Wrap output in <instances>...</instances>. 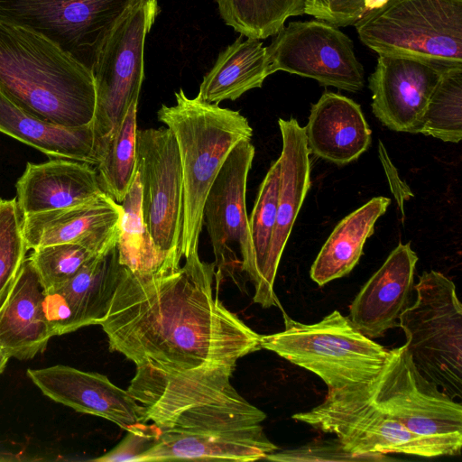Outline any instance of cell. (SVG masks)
Segmentation results:
<instances>
[{
    "label": "cell",
    "mask_w": 462,
    "mask_h": 462,
    "mask_svg": "<svg viewBox=\"0 0 462 462\" xmlns=\"http://www.w3.org/2000/svg\"><path fill=\"white\" fill-rule=\"evenodd\" d=\"M215 264L199 255L177 270L135 274L122 266L107 314L100 323L110 351L135 365L166 371L236 367L261 349V335L213 294Z\"/></svg>",
    "instance_id": "obj_1"
},
{
    "label": "cell",
    "mask_w": 462,
    "mask_h": 462,
    "mask_svg": "<svg viewBox=\"0 0 462 462\" xmlns=\"http://www.w3.org/2000/svg\"><path fill=\"white\" fill-rule=\"evenodd\" d=\"M235 368L166 371L136 365L127 391L142 405L145 423H152L159 432L139 462H248L277 450L262 426L266 414L231 383Z\"/></svg>",
    "instance_id": "obj_2"
},
{
    "label": "cell",
    "mask_w": 462,
    "mask_h": 462,
    "mask_svg": "<svg viewBox=\"0 0 462 462\" xmlns=\"http://www.w3.org/2000/svg\"><path fill=\"white\" fill-rule=\"evenodd\" d=\"M0 91L18 107L68 127L92 125V71L55 43L0 21Z\"/></svg>",
    "instance_id": "obj_3"
},
{
    "label": "cell",
    "mask_w": 462,
    "mask_h": 462,
    "mask_svg": "<svg viewBox=\"0 0 462 462\" xmlns=\"http://www.w3.org/2000/svg\"><path fill=\"white\" fill-rule=\"evenodd\" d=\"M173 106L162 105L160 122L173 134L180 157L183 217L180 252L187 259L199 255L207 194L226 158L253 129L239 111L208 103L198 95L189 97L182 88L174 93Z\"/></svg>",
    "instance_id": "obj_4"
},
{
    "label": "cell",
    "mask_w": 462,
    "mask_h": 462,
    "mask_svg": "<svg viewBox=\"0 0 462 462\" xmlns=\"http://www.w3.org/2000/svg\"><path fill=\"white\" fill-rule=\"evenodd\" d=\"M284 329L261 336L260 346L320 377L328 390L371 383L391 350L359 331L334 310L319 322L304 324L283 313Z\"/></svg>",
    "instance_id": "obj_5"
},
{
    "label": "cell",
    "mask_w": 462,
    "mask_h": 462,
    "mask_svg": "<svg viewBox=\"0 0 462 462\" xmlns=\"http://www.w3.org/2000/svg\"><path fill=\"white\" fill-rule=\"evenodd\" d=\"M416 300L399 327L418 371L451 398L462 397V305L454 282L437 271L423 272L413 285Z\"/></svg>",
    "instance_id": "obj_6"
},
{
    "label": "cell",
    "mask_w": 462,
    "mask_h": 462,
    "mask_svg": "<svg viewBox=\"0 0 462 462\" xmlns=\"http://www.w3.org/2000/svg\"><path fill=\"white\" fill-rule=\"evenodd\" d=\"M354 25L359 40L378 55L462 67V0H388Z\"/></svg>",
    "instance_id": "obj_7"
},
{
    "label": "cell",
    "mask_w": 462,
    "mask_h": 462,
    "mask_svg": "<svg viewBox=\"0 0 462 462\" xmlns=\"http://www.w3.org/2000/svg\"><path fill=\"white\" fill-rule=\"evenodd\" d=\"M160 13L157 0H139L117 21L92 69L96 108L92 122L98 163L143 80L146 36Z\"/></svg>",
    "instance_id": "obj_8"
},
{
    "label": "cell",
    "mask_w": 462,
    "mask_h": 462,
    "mask_svg": "<svg viewBox=\"0 0 462 462\" xmlns=\"http://www.w3.org/2000/svg\"><path fill=\"white\" fill-rule=\"evenodd\" d=\"M372 402L441 456H458L462 448V405L415 367L403 346L391 349L379 375L367 383Z\"/></svg>",
    "instance_id": "obj_9"
},
{
    "label": "cell",
    "mask_w": 462,
    "mask_h": 462,
    "mask_svg": "<svg viewBox=\"0 0 462 462\" xmlns=\"http://www.w3.org/2000/svg\"><path fill=\"white\" fill-rule=\"evenodd\" d=\"M292 419L335 435L352 454L387 460V453L442 457L432 445L377 408L371 400L367 383L328 390L320 404L292 415Z\"/></svg>",
    "instance_id": "obj_10"
},
{
    "label": "cell",
    "mask_w": 462,
    "mask_h": 462,
    "mask_svg": "<svg viewBox=\"0 0 462 462\" xmlns=\"http://www.w3.org/2000/svg\"><path fill=\"white\" fill-rule=\"evenodd\" d=\"M139 0H0V21L50 40L91 71L115 24Z\"/></svg>",
    "instance_id": "obj_11"
},
{
    "label": "cell",
    "mask_w": 462,
    "mask_h": 462,
    "mask_svg": "<svg viewBox=\"0 0 462 462\" xmlns=\"http://www.w3.org/2000/svg\"><path fill=\"white\" fill-rule=\"evenodd\" d=\"M136 171L144 223L166 272H172L183 258V183L178 144L168 127L137 130Z\"/></svg>",
    "instance_id": "obj_12"
},
{
    "label": "cell",
    "mask_w": 462,
    "mask_h": 462,
    "mask_svg": "<svg viewBox=\"0 0 462 462\" xmlns=\"http://www.w3.org/2000/svg\"><path fill=\"white\" fill-rule=\"evenodd\" d=\"M270 75L282 70L357 92L365 86V70L350 38L320 21L291 22L266 47Z\"/></svg>",
    "instance_id": "obj_13"
},
{
    "label": "cell",
    "mask_w": 462,
    "mask_h": 462,
    "mask_svg": "<svg viewBox=\"0 0 462 462\" xmlns=\"http://www.w3.org/2000/svg\"><path fill=\"white\" fill-rule=\"evenodd\" d=\"M255 149L251 140L240 141L229 152L217 174L204 202L206 226L217 266L238 263L250 281L254 277V250L246 212L248 174Z\"/></svg>",
    "instance_id": "obj_14"
},
{
    "label": "cell",
    "mask_w": 462,
    "mask_h": 462,
    "mask_svg": "<svg viewBox=\"0 0 462 462\" xmlns=\"http://www.w3.org/2000/svg\"><path fill=\"white\" fill-rule=\"evenodd\" d=\"M452 67L411 56L379 55L369 77L372 110L386 127L418 134L429 100Z\"/></svg>",
    "instance_id": "obj_15"
},
{
    "label": "cell",
    "mask_w": 462,
    "mask_h": 462,
    "mask_svg": "<svg viewBox=\"0 0 462 462\" xmlns=\"http://www.w3.org/2000/svg\"><path fill=\"white\" fill-rule=\"evenodd\" d=\"M121 267L116 245L91 258L59 288L44 292L43 310L51 336L100 325L116 291Z\"/></svg>",
    "instance_id": "obj_16"
},
{
    "label": "cell",
    "mask_w": 462,
    "mask_h": 462,
    "mask_svg": "<svg viewBox=\"0 0 462 462\" xmlns=\"http://www.w3.org/2000/svg\"><path fill=\"white\" fill-rule=\"evenodd\" d=\"M27 376L45 396L79 412L108 420L125 430L145 423L142 405L104 374L56 365L28 369Z\"/></svg>",
    "instance_id": "obj_17"
},
{
    "label": "cell",
    "mask_w": 462,
    "mask_h": 462,
    "mask_svg": "<svg viewBox=\"0 0 462 462\" xmlns=\"http://www.w3.org/2000/svg\"><path fill=\"white\" fill-rule=\"evenodd\" d=\"M122 207L106 193L71 208L23 216L28 249L75 244L95 254L117 243Z\"/></svg>",
    "instance_id": "obj_18"
},
{
    "label": "cell",
    "mask_w": 462,
    "mask_h": 462,
    "mask_svg": "<svg viewBox=\"0 0 462 462\" xmlns=\"http://www.w3.org/2000/svg\"><path fill=\"white\" fill-rule=\"evenodd\" d=\"M282 139L277 215L265 263L263 308L280 307L274 292L279 263L310 187V160L304 127L294 118L278 120Z\"/></svg>",
    "instance_id": "obj_19"
},
{
    "label": "cell",
    "mask_w": 462,
    "mask_h": 462,
    "mask_svg": "<svg viewBox=\"0 0 462 462\" xmlns=\"http://www.w3.org/2000/svg\"><path fill=\"white\" fill-rule=\"evenodd\" d=\"M417 262L411 243H400L361 288L348 318L364 335L377 338L399 327L402 313L410 306Z\"/></svg>",
    "instance_id": "obj_20"
},
{
    "label": "cell",
    "mask_w": 462,
    "mask_h": 462,
    "mask_svg": "<svg viewBox=\"0 0 462 462\" xmlns=\"http://www.w3.org/2000/svg\"><path fill=\"white\" fill-rule=\"evenodd\" d=\"M15 187L22 216L71 208L104 193L93 165L64 158L28 162Z\"/></svg>",
    "instance_id": "obj_21"
},
{
    "label": "cell",
    "mask_w": 462,
    "mask_h": 462,
    "mask_svg": "<svg viewBox=\"0 0 462 462\" xmlns=\"http://www.w3.org/2000/svg\"><path fill=\"white\" fill-rule=\"evenodd\" d=\"M304 132L310 153L338 166L356 161L372 142L360 106L333 92L312 105Z\"/></svg>",
    "instance_id": "obj_22"
},
{
    "label": "cell",
    "mask_w": 462,
    "mask_h": 462,
    "mask_svg": "<svg viewBox=\"0 0 462 462\" xmlns=\"http://www.w3.org/2000/svg\"><path fill=\"white\" fill-rule=\"evenodd\" d=\"M44 290L26 257L14 284L0 307V347L10 356L29 360L52 337L43 310Z\"/></svg>",
    "instance_id": "obj_23"
},
{
    "label": "cell",
    "mask_w": 462,
    "mask_h": 462,
    "mask_svg": "<svg viewBox=\"0 0 462 462\" xmlns=\"http://www.w3.org/2000/svg\"><path fill=\"white\" fill-rule=\"evenodd\" d=\"M0 132L51 157L98 163L92 125L68 127L44 121L18 107L1 91Z\"/></svg>",
    "instance_id": "obj_24"
},
{
    "label": "cell",
    "mask_w": 462,
    "mask_h": 462,
    "mask_svg": "<svg viewBox=\"0 0 462 462\" xmlns=\"http://www.w3.org/2000/svg\"><path fill=\"white\" fill-rule=\"evenodd\" d=\"M391 199L375 197L345 217L324 243L310 268V278L319 286L347 275L358 263L365 241L374 230Z\"/></svg>",
    "instance_id": "obj_25"
},
{
    "label": "cell",
    "mask_w": 462,
    "mask_h": 462,
    "mask_svg": "<svg viewBox=\"0 0 462 462\" xmlns=\"http://www.w3.org/2000/svg\"><path fill=\"white\" fill-rule=\"evenodd\" d=\"M269 75L266 47L261 40H243L241 35L219 53L204 76L198 96L212 104L236 100L248 90L261 88Z\"/></svg>",
    "instance_id": "obj_26"
},
{
    "label": "cell",
    "mask_w": 462,
    "mask_h": 462,
    "mask_svg": "<svg viewBox=\"0 0 462 462\" xmlns=\"http://www.w3.org/2000/svg\"><path fill=\"white\" fill-rule=\"evenodd\" d=\"M120 205L122 215L116 243L119 263L135 274L167 273L164 260L143 220L142 187L137 171Z\"/></svg>",
    "instance_id": "obj_27"
},
{
    "label": "cell",
    "mask_w": 462,
    "mask_h": 462,
    "mask_svg": "<svg viewBox=\"0 0 462 462\" xmlns=\"http://www.w3.org/2000/svg\"><path fill=\"white\" fill-rule=\"evenodd\" d=\"M226 24L246 38L273 36L291 16L304 14L305 0H216Z\"/></svg>",
    "instance_id": "obj_28"
},
{
    "label": "cell",
    "mask_w": 462,
    "mask_h": 462,
    "mask_svg": "<svg viewBox=\"0 0 462 462\" xmlns=\"http://www.w3.org/2000/svg\"><path fill=\"white\" fill-rule=\"evenodd\" d=\"M138 101L131 104L116 135L96 166L102 190L120 204L136 172V132Z\"/></svg>",
    "instance_id": "obj_29"
},
{
    "label": "cell",
    "mask_w": 462,
    "mask_h": 462,
    "mask_svg": "<svg viewBox=\"0 0 462 462\" xmlns=\"http://www.w3.org/2000/svg\"><path fill=\"white\" fill-rule=\"evenodd\" d=\"M280 159L273 162L263 178L249 218V229L254 250V302L264 305L263 275L274 229L280 189Z\"/></svg>",
    "instance_id": "obj_30"
},
{
    "label": "cell",
    "mask_w": 462,
    "mask_h": 462,
    "mask_svg": "<svg viewBox=\"0 0 462 462\" xmlns=\"http://www.w3.org/2000/svg\"><path fill=\"white\" fill-rule=\"evenodd\" d=\"M418 134L443 142L462 138V67L446 71L433 91Z\"/></svg>",
    "instance_id": "obj_31"
},
{
    "label": "cell",
    "mask_w": 462,
    "mask_h": 462,
    "mask_svg": "<svg viewBox=\"0 0 462 462\" xmlns=\"http://www.w3.org/2000/svg\"><path fill=\"white\" fill-rule=\"evenodd\" d=\"M28 250L16 199L0 198V307L14 284Z\"/></svg>",
    "instance_id": "obj_32"
},
{
    "label": "cell",
    "mask_w": 462,
    "mask_h": 462,
    "mask_svg": "<svg viewBox=\"0 0 462 462\" xmlns=\"http://www.w3.org/2000/svg\"><path fill=\"white\" fill-rule=\"evenodd\" d=\"M97 254L79 245L56 244L33 249L29 258L44 292H49L65 283Z\"/></svg>",
    "instance_id": "obj_33"
},
{
    "label": "cell",
    "mask_w": 462,
    "mask_h": 462,
    "mask_svg": "<svg viewBox=\"0 0 462 462\" xmlns=\"http://www.w3.org/2000/svg\"><path fill=\"white\" fill-rule=\"evenodd\" d=\"M264 459L272 461H382L387 460L378 457L359 456L346 451L338 439L312 442L302 447L274 450Z\"/></svg>",
    "instance_id": "obj_34"
},
{
    "label": "cell",
    "mask_w": 462,
    "mask_h": 462,
    "mask_svg": "<svg viewBox=\"0 0 462 462\" xmlns=\"http://www.w3.org/2000/svg\"><path fill=\"white\" fill-rule=\"evenodd\" d=\"M126 431V436L117 446L92 461L139 462L142 455L156 443L159 435L158 429L152 423H138Z\"/></svg>",
    "instance_id": "obj_35"
},
{
    "label": "cell",
    "mask_w": 462,
    "mask_h": 462,
    "mask_svg": "<svg viewBox=\"0 0 462 462\" xmlns=\"http://www.w3.org/2000/svg\"><path fill=\"white\" fill-rule=\"evenodd\" d=\"M365 0H305L304 14L336 27L354 25L365 14Z\"/></svg>",
    "instance_id": "obj_36"
},
{
    "label": "cell",
    "mask_w": 462,
    "mask_h": 462,
    "mask_svg": "<svg viewBox=\"0 0 462 462\" xmlns=\"http://www.w3.org/2000/svg\"><path fill=\"white\" fill-rule=\"evenodd\" d=\"M10 356L0 347V374L5 370Z\"/></svg>",
    "instance_id": "obj_37"
}]
</instances>
